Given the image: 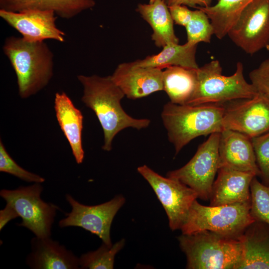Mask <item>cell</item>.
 Listing matches in <instances>:
<instances>
[{
    "mask_svg": "<svg viewBox=\"0 0 269 269\" xmlns=\"http://www.w3.org/2000/svg\"><path fill=\"white\" fill-rule=\"evenodd\" d=\"M153 0H149V2H152Z\"/></svg>",
    "mask_w": 269,
    "mask_h": 269,
    "instance_id": "obj_34",
    "label": "cell"
},
{
    "mask_svg": "<svg viewBox=\"0 0 269 269\" xmlns=\"http://www.w3.org/2000/svg\"><path fill=\"white\" fill-rule=\"evenodd\" d=\"M254 0H218L208 7H197L204 11L214 28V35L224 38L237 21L243 10Z\"/></svg>",
    "mask_w": 269,
    "mask_h": 269,
    "instance_id": "obj_24",
    "label": "cell"
},
{
    "mask_svg": "<svg viewBox=\"0 0 269 269\" xmlns=\"http://www.w3.org/2000/svg\"><path fill=\"white\" fill-rule=\"evenodd\" d=\"M54 104L57 120L69 143L75 160L78 164L82 163L84 157L83 115L64 92L55 94Z\"/></svg>",
    "mask_w": 269,
    "mask_h": 269,
    "instance_id": "obj_18",
    "label": "cell"
},
{
    "mask_svg": "<svg viewBox=\"0 0 269 269\" xmlns=\"http://www.w3.org/2000/svg\"><path fill=\"white\" fill-rule=\"evenodd\" d=\"M57 15L52 10H28L15 12L0 9V16L29 42L53 39L65 41V33L56 24Z\"/></svg>",
    "mask_w": 269,
    "mask_h": 269,
    "instance_id": "obj_13",
    "label": "cell"
},
{
    "mask_svg": "<svg viewBox=\"0 0 269 269\" xmlns=\"http://www.w3.org/2000/svg\"><path fill=\"white\" fill-rule=\"evenodd\" d=\"M220 136V133L211 134L185 165L168 171L166 176L178 180L194 190L198 198L208 200L219 169Z\"/></svg>",
    "mask_w": 269,
    "mask_h": 269,
    "instance_id": "obj_8",
    "label": "cell"
},
{
    "mask_svg": "<svg viewBox=\"0 0 269 269\" xmlns=\"http://www.w3.org/2000/svg\"><path fill=\"white\" fill-rule=\"evenodd\" d=\"M251 83L257 93L269 101V58L263 61L249 74Z\"/></svg>",
    "mask_w": 269,
    "mask_h": 269,
    "instance_id": "obj_30",
    "label": "cell"
},
{
    "mask_svg": "<svg viewBox=\"0 0 269 269\" xmlns=\"http://www.w3.org/2000/svg\"><path fill=\"white\" fill-rule=\"evenodd\" d=\"M251 202L235 203L212 206L195 200L180 230L189 234L209 230L223 235L240 237L254 220L250 215Z\"/></svg>",
    "mask_w": 269,
    "mask_h": 269,
    "instance_id": "obj_6",
    "label": "cell"
},
{
    "mask_svg": "<svg viewBox=\"0 0 269 269\" xmlns=\"http://www.w3.org/2000/svg\"><path fill=\"white\" fill-rule=\"evenodd\" d=\"M77 78L83 87L81 101L95 113L103 129V150L112 149L113 139L124 129L141 130L149 126V119L134 118L125 112L121 105L125 95L111 76L79 75Z\"/></svg>",
    "mask_w": 269,
    "mask_h": 269,
    "instance_id": "obj_1",
    "label": "cell"
},
{
    "mask_svg": "<svg viewBox=\"0 0 269 269\" xmlns=\"http://www.w3.org/2000/svg\"><path fill=\"white\" fill-rule=\"evenodd\" d=\"M185 27L187 42L194 44L200 42L209 43L214 34L209 18L204 11L199 8L192 10L191 17Z\"/></svg>",
    "mask_w": 269,
    "mask_h": 269,
    "instance_id": "obj_26",
    "label": "cell"
},
{
    "mask_svg": "<svg viewBox=\"0 0 269 269\" xmlns=\"http://www.w3.org/2000/svg\"><path fill=\"white\" fill-rule=\"evenodd\" d=\"M169 9L174 22L178 25L185 26L190 19L192 10L184 5H172Z\"/></svg>",
    "mask_w": 269,
    "mask_h": 269,
    "instance_id": "obj_31",
    "label": "cell"
},
{
    "mask_svg": "<svg viewBox=\"0 0 269 269\" xmlns=\"http://www.w3.org/2000/svg\"><path fill=\"white\" fill-rule=\"evenodd\" d=\"M66 199L72 207L71 212L59 222L61 228L69 226L79 227L98 236L109 247L113 245L110 231L113 220L120 208L125 203V198L116 195L105 203L88 206L81 204L70 195Z\"/></svg>",
    "mask_w": 269,
    "mask_h": 269,
    "instance_id": "obj_11",
    "label": "cell"
},
{
    "mask_svg": "<svg viewBox=\"0 0 269 269\" xmlns=\"http://www.w3.org/2000/svg\"><path fill=\"white\" fill-rule=\"evenodd\" d=\"M197 44L187 42L184 44L170 43L163 47L156 54L149 55L143 59L134 61V63L141 67H158L161 69L176 66L198 69L196 60Z\"/></svg>",
    "mask_w": 269,
    "mask_h": 269,
    "instance_id": "obj_23",
    "label": "cell"
},
{
    "mask_svg": "<svg viewBox=\"0 0 269 269\" xmlns=\"http://www.w3.org/2000/svg\"><path fill=\"white\" fill-rule=\"evenodd\" d=\"M212 0H165L168 6L172 5H184L192 7L209 6Z\"/></svg>",
    "mask_w": 269,
    "mask_h": 269,
    "instance_id": "obj_32",
    "label": "cell"
},
{
    "mask_svg": "<svg viewBox=\"0 0 269 269\" xmlns=\"http://www.w3.org/2000/svg\"><path fill=\"white\" fill-rule=\"evenodd\" d=\"M227 35L248 54L269 50V0H254L249 4Z\"/></svg>",
    "mask_w": 269,
    "mask_h": 269,
    "instance_id": "obj_10",
    "label": "cell"
},
{
    "mask_svg": "<svg viewBox=\"0 0 269 269\" xmlns=\"http://www.w3.org/2000/svg\"><path fill=\"white\" fill-rule=\"evenodd\" d=\"M197 69L171 66L162 71L163 90L170 102L187 105L198 86Z\"/></svg>",
    "mask_w": 269,
    "mask_h": 269,
    "instance_id": "obj_22",
    "label": "cell"
},
{
    "mask_svg": "<svg viewBox=\"0 0 269 269\" xmlns=\"http://www.w3.org/2000/svg\"><path fill=\"white\" fill-rule=\"evenodd\" d=\"M255 176L251 173L220 167L212 185L210 206L251 202L250 184Z\"/></svg>",
    "mask_w": 269,
    "mask_h": 269,
    "instance_id": "obj_16",
    "label": "cell"
},
{
    "mask_svg": "<svg viewBox=\"0 0 269 269\" xmlns=\"http://www.w3.org/2000/svg\"><path fill=\"white\" fill-rule=\"evenodd\" d=\"M162 71L158 67L139 66L133 61L120 64L111 76L125 95L134 100L163 90Z\"/></svg>",
    "mask_w": 269,
    "mask_h": 269,
    "instance_id": "obj_14",
    "label": "cell"
},
{
    "mask_svg": "<svg viewBox=\"0 0 269 269\" xmlns=\"http://www.w3.org/2000/svg\"><path fill=\"white\" fill-rule=\"evenodd\" d=\"M250 215L255 221L269 224V186L261 183L255 176L250 184Z\"/></svg>",
    "mask_w": 269,
    "mask_h": 269,
    "instance_id": "obj_27",
    "label": "cell"
},
{
    "mask_svg": "<svg viewBox=\"0 0 269 269\" xmlns=\"http://www.w3.org/2000/svg\"><path fill=\"white\" fill-rule=\"evenodd\" d=\"M137 172L145 179L155 192L168 219L172 231L180 230L197 193L178 180L163 177L146 165L139 166Z\"/></svg>",
    "mask_w": 269,
    "mask_h": 269,
    "instance_id": "obj_9",
    "label": "cell"
},
{
    "mask_svg": "<svg viewBox=\"0 0 269 269\" xmlns=\"http://www.w3.org/2000/svg\"><path fill=\"white\" fill-rule=\"evenodd\" d=\"M224 129L242 133L251 138L269 131V101L258 94L251 98L224 104Z\"/></svg>",
    "mask_w": 269,
    "mask_h": 269,
    "instance_id": "obj_12",
    "label": "cell"
},
{
    "mask_svg": "<svg viewBox=\"0 0 269 269\" xmlns=\"http://www.w3.org/2000/svg\"><path fill=\"white\" fill-rule=\"evenodd\" d=\"M16 212L9 205L6 204L5 208L0 212V229L4 226L11 220L18 217Z\"/></svg>",
    "mask_w": 269,
    "mask_h": 269,
    "instance_id": "obj_33",
    "label": "cell"
},
{
    "mask_svg": "<svg viewBox=\"0 0 269 269\" xmlns=\"http://www.w3.org/2000/svg\"><path fill=\"white\" fill-rule=\"evenodd\" d=\"M31 253L26 264L34 269H75L80 268L79 258L50 237H35L31 241Z\"/></svg>",
    "mask_w": 269,
    "mask_h": 269,
    "instance_id": "obj_17",
    "label": "cell"
},
{
    "mask_svg": "<svg viewBox=\"0 0 269 269\" xmlns=\"http://www.w3.org/2000/svg\"><path fill=\"white\" fill-rule=\"evenodd\" d=\"M227 167L261 176L251 138L240 132L224 129L219 143V168Z\"/></svg>",
    "mask_w": 269,
    "mask_h": 269,
    "instance_id": "obj_15",
    "label": "cell"
},
{
    "mask_svg": "<svg viewBox=\"0 0 269 269\" xmlns=\"http://www.w3.org/2000/svg\"><path fill=\"white\" fill-rule=\"evenodd\" d=\"M125 240L122 239L111 247L103 244L97 250L83 254L79 258L81 269H112L116 255L123 248Z\"/></svg>",
    "mask_w": 269,
    "mask_h": 269,
    "instance_id": "obj_25",
    "label": "cell"
},
{
    "mask_svg": "<svg viewBox=\"0 0 269 269\" xmlns=\"http://www.w3.org/2000/svg\"><path fill=\"white\" fill-rule=\"evenodd\" d=\"M2 49L15 73L22 99L36 94L49 83L53 75L54 55L44 41L29 42L10 36L5 38Z\"/></svg>",
    "mask_w": 269,
    "mask_h": 269,
    "instance_id": "obj_2",
    "label": "cell"
},
{
    "mask_svg": "<svg viewBox=\"0 0 269 269\" xmlns=\"http://www.w3.org/2000/svg\"><path fill=\"white\" fill-rule=\"evenodd\" d=\"M241 237L204 230L182 234L177 240L187 269H239L244 257Z\"/></svg>",
    "mask_w": 269,
    "mask_h": 269,
    "instance_id": "obj_4",
    "label": "cell"
},
{
    "mask_svg": "<svg viewBox=\"0 0 269 269\" xmlns=\"http://www.w3.org/2000/svg\"><path fill=\"white\" fill-rule=\"evenodd\" d=\"M251 140L262 183L269 186V131Z\"/></svg>",
    "mask_w": 269,
    "mask_h": 269,
    "instance_id": "obj_29",
    "label": "cell"
},
{
    "mask_svg": "<svg viewBox=\"0 0 269 269\" xmlns=\"http://www.w3.org/2000/svg\"><path fill=\"white\" fill-rule=\"evenodd\" d=\"M224 110V104H165L161 117L175 155L197 137L221 133Z\"/></svg>",
    "mask_w": 269,
    "mask_h": 269,
    "instance_id": "obj_3",
    "label": "cell"
},
{
    "mask_svg": "<svg viewBox=\"0 0 269 269\" xmlns=\"http://www.w3.org/2000/svg\"><path fill=\"white\" fill-rule=\"evenodd\" d=\"M0 171L10 174L29 182L41 183L45 179L20 166L10 156L0 140Z\"/></svg>",
    "mask_w": 269,
    "mask_h": 269,
    "instance_id": "obj_28",
    "label": "cell"
},
{
    "mask_svg": "<svg viewBox=\"0 0 269 269\" xmlns=\"http://www.w3.org/2000/svg\"><path fill=\"white\" fill-rule=\"evenodd\" d=\"M197 71V88L187 105L225 104L251 98L258 94L253 85L245 80L244 66L241 62H237L235 73L228 76L222 74V67L217 60L199 67Z\"/></svg>",
    "mask_w": 269,
    "mask_h": 269,
    "instance_id": "obj_5",
    "label": "cell"
},
{
    "mask_svg": "<svg viewBox=\"0 0 269 269\" xmlns=\"http://www.w3.org/2000/svg\"><path fill=\"white\" fill-rule=\"evenodd\" d=\"M95 4L94 0H0V9L15 12L52 10L61 18L68 19Z\"/></svg>",
    "mask_w": 269,
    "mask_h": 269,
    "instance_id": "obj_21",
    "label": "cell"
},
{
    "mask_svg": "<svg viewBox=\"0 0 269 269\" xmlns=\"http://www.w3.org/2000/svg\"><path fill=\"white\" fill-rule=\"evenodd\" d=\"M241 239L244 257L239 269H269V224L254 220Z\"/></svg>",
    "mask_w": 269,
    "mask_h": 269,
    "instance_id": "obj_19",
    "label": "cell"
},
{
    "mask_svg": "<svg viewBox=\"0 0 269 269\" xmlns=\"http://www.w3.org/2000/svg\"><path fill=\"white\" fill-rule=\"evenodd\" d=\"M136 10L152 28L151 39L157 47L179 43V39L174 32V21L165 0L139 3Z\"/></svg>",
    "mask_w": 269,
    "mask_h": 269,
    "instance_id": "obj_20",
    "label": "cell"
},
{
    "mask_svg": "<svg viewBox=\"0 0 269 269\" xmlns=\"http://www.w3.org/2000/svg\"><path fill=\"white\" fill-rule=\"evenodd\" d=\"M40 183L21 186L14 190L2 189L0 196L22 219L19 226L30 230L38 238L50 237L58 207L43 201Z\"/></svg>",
    "mask_w": 269,
    "mask_h": 269,
    "instance_id": "obj_7",
    "label": "cell"
}]
</instances>
